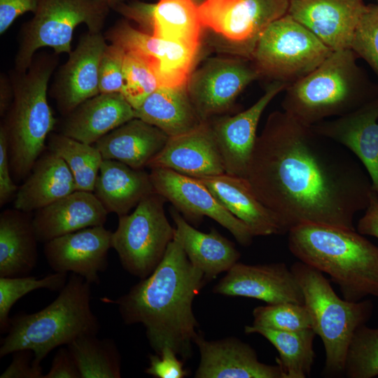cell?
Returning <instances> with one entry per match:
<instances>
[{
	"mask_svg": "<svg viewBox=\"0 0 378 378\" xmlns=\"http://www.w3.org/2000/svg\"><path fill=\"white\" fill-rule=\"evenodd\" d=\"M38 0H0V34H3L20 15L34 13Z\"/></svg>",
	"mask_w": 378,
	"mask_h": 378,
	"instance_id": "cell-45",
	"label": "cell"
},
{
	"mask_svg": "<svg viewBox=\"0 0 378 378\" xmlns=\"http://www.w3.org/2000/svg\"><path fill=\"white\" fill-rule=\"evenodd\" d=\"M108 213L93 192L75 190L36 211L33 224L38 241L94 226L104 225Z\"/></svg>",
	"mask_w": 378,
	"mask_h": 378,
	"instance_id": "cell-23",
	"label": "cell"
},
{
	"mask_svg": "<svg viewBox=\"0 0 378 378\" xmlns=\"http://www.w3.org/2000/svg\"><path fill=\"white\" fill-rule=\"evenodd\" d=\"M363 0H289L288 14L332 51L350 49Z\"/></svg>",
	"mask_w": 378,
	"mask_h": 378,
	"instance_id": "cell-19",
	"label": "cell"
},
{
	"mask_svg": "<svg viewBox=\"0 0 378 378\" xmlns=\"http://www.w3.org/2000/svg\"><path fill=\"white\" fill-rule=\"evenodd\" d=\"M50 151L60 157L69 168L77 190L93 192L103 157L94 145L88 144L62 133H50Z\"/></svg>",
	"mask_w": 378,
	"mask_h": 378,
	"instance_id": "cell-35",
	"label": "cell"
},
{
	"mask_svg": "<svg viewBox=\"0 0 378 378\" xmlns=\"http://www.w3.org/2000/svg\"><path fill=\"white\" fill-rule=\"evenodd\" d=\"M206 282L203 272L190 262L174 237L149 276L116 300H101L116 304L125 324H142L155 354L169 347L186 360L200 333L192 303Z\"/></svg>",
	"mask_w": 378,
	"mask_h": 378,
	"instance_id": "cell-2",
	"label": "cell"
},
{
	"mask_svg": "<svg viewBox=\"0 0 378 378\" xmlns=\"http://www.w3.org/2000/svg\"><path fill=\"white\" fill-rule=\"evenodd\" d=\"M13 359L0 378H43L41 364L34 362V352L21 349L13 352Z\"/></svg>",
	"mask_w": 378,
	"mask_h": 378,
	"instance_id": "cell-43",
	"label": "cell"
},
{
	"mask_svg": "<svg viewBox=\"0 0 378 378\" xmlns=\"http://www.w3.org/2000/svg\"><path fill=\"white\" fill-rule=\"evenodd\" d=\"M57 63L55 52L35 55L25 72L14 71L11 76L13 98L1 126L6 135L11 173L18 179L28 176L56 124L47 91Z\"/></svg>",
	"mask_w": 378,
	"mask_h": 378,
	"instance_id": "cell-6",
	"label": "cell"
},
{
	"mask_svg": "<svg viewBox=\"0 0 378 378\" xmlns=\"http://www.w3.org/2000/svg\"><path fill=\"white\" fill-rule=\"evenodd\" d=\"M6 135L0 127V205L5 204L14 195L18 186L12 180Z\"/></svg>",
	"mask_w": 378,
	"mask_h": 378,
	"instance_id": "cell-44",
	"label": "cell"
},
{
	"mask_svg": "<svg viewBox=\"0 0 378 378\" xmlns=\"http://www.w3.org/2000/svg\"><path fill=\"white\" fill-rule=\"evenodd\" d=\"M109 10L96 0H38L32 18L21 29L14 71L25 72L41 48L69 54L76 27L85 24L88 31L102 32Z\"/></svg>",
	"mask_w": 378,
	"mask_h": 378,
	"instance_id": "cell-8",
	"label": "cell"
},
{
	"mask_svg": "<svg viewBox=\"0 0 378 378\" xmlns=\"http://www.w3.org/2000/svg\"><path fill=\"white\" fill-rule=\"evenodd\" d=\"M112 234L104 225L84 228L44 243V255L54 272H70L99 284V274L108 265Z\"/></svg>",
	"mask_w": 378,
	"mask_h": 378,
	"instance_id": "cell-18",
	"label": "cell"
},
{
	"mask_svg": "<svg viewBox=\"0 0 378 378\" xmlns=\"http://www.w3.org/2000/svg\"><path fill=\"white\" fill-rule=\"evenodd\" d=\"M96 1L106 6L110 9H114L120 4L124 2V0H96Z\"/></svg>",
	"mask_w": 378,
	"mask_h": 378,
	"instance_id": "cell-49",
	"label": "cell"
},
{
	"mask_svg": "<svg viewBox=\"0 0 378 378\" xmlns=\"http://www.w3.org/2000/svg\"><path fill=\"white\" fill-rule=\"evenodd\" d=\"M106 41L102 32L88 31L58 69L50 94L64 116L100 93L99 68Z\"/></svg>",
	"mask_w": 378,
	"mask_h": 378,
	"instance_id": "cell-15",
	"label": "cell"
},
{
	"mask_svg": "<svg viewBox=\"0 0 378 378\" xmlns=\"http://www.w3.org/2000/svg\"><path fill=\"white\" fill-rule=\"evenodd\" d=\"M344 375L348 378L378 376V327L364 324L357 328L347 351Z\"/></svg>",
	"mask_w": 378,
	"mask_h": 378,
	"instance_id": "cell-37",
	"label": "cell"
},
{
	"mask_svg": "<svg viewBox=\"0 0 378 378\" xmlns=\"http://www.w3.org/2000/svg\"><path fill=\"white\" fill-rule=\"evenodd\" d=\"M286 87L284 83L272 81L263 95L248 108L232 116L209 120L226 174L246 178L260 117L270 102Z\"/></svg>",
	"mask_w": 378,
	"mask_h": 378,
	"instance_id": "cell-16",
	"label": "cell"
},
{
	"mask_svg": "<svg viewBox=\"0 0 378 378\" xmlns=\"http://www.w3.org/2000/svg\"><path fill=\"white\" fill-rule=\"evenodd\" d=\"M312 127L346 148L360 162L378 195V97L348 113L321 121Z\"/></svg>",
	"mask_w": 378,
	"mask_h": 378,
	"instance_id": "cell-20",
	"label": "cell"
},
{
	"mask_svg": "<svg viewBox=\"0 0 378 378\" xmlns=\"http://www.w3.org/2000/svg\"><path fill=\"white\" fill-rule=\"evenodd\" d=\"M159 87L150 68L137 57L125 52L121 94L135 110Z\"/></svg>",
	"mask_w": 378,
	"mask_h": 378,
	"instance_id": "cell-39",
	"label": "cell"
},
{
	"mask_svg": "<svg viewBox=\"0 0 378 378\" xmlns=\"http://www.w3.org/2000/svg\"><path fill=\"white\" fill-rule=\"evenodd\" d=\"M66 346L80 378L121 377V357L113 340L85 335L76 339Z\"/></svg>",
	"mask_w": 378,
	"mask_h": 378,
	"instance_id": "cell-34",
	"label": "cell"
},
{
	"mask_svg": "<svg viewBox=\"0 0 378 378\" xmlns=\"http://www.w3.org/2000/svg\"><path fill=\"white\" fill-rule=\"evenodd\" d=\"M43 378H80L67 346L58 349L52 360L50 370L44 374Z\"/></svg>",
	"mask_w": 378,
	"mask_h": 378,
	"instance_id": "cell-46",
	"label": "cell"
},
{
	"mask_svg": "<svg viewBox=\"0 0 378 378\" xmlns=\"http://www.w3.org/2000/svg\"><path fill=\"white\" fill-rule=\"evenodd\" d=\"M259 78L250 59L212 58L192 71L186 88L200 120L207 122L227 112L238 95Z\"/></svg>",
	"mask_w": 378,
	"mask_h": 378,
	"instance_id": "cell-12",
	"label": "cell"
},
{
	"mask_svg": "<svg viewBox=\"0 0 378 378\" xmlns=\"http://www.w3.org/2000/svg\"><path fill=\"white\" fill-rule=\"evenodd\" d=\"M169 347H164L160 354L149 356V366L145 372L157 378H183L188 374L182 359Z\"/></svg>",
	"mask_w": 378,
	"mask_h": 378,
	"instance_id": "cell-42",
	"label": "cell"
},
{
	"mask_svg": "<svg viewBox=\"0 0 378 378\" xmlns=\"http://www.w3.org/2000/svg\"><path fill=\"white\" fill-rule=\"evenodd\" d=\"M125 51L118 46L107 44L99 68V92L120 93L123 85Z\"/></svg>",
	"mask_w": 378,
	"mask_h": 378,
	"instance_id": "cell-41",
	"label": "cell"
},
{
	"mask_svg": "<svg viewBox=\"0 0 378 378\" xmlns=\"http://www.w3.org/2000/svg\"><path fill=\"white\" fill-rule=\"evenodd\" d=\"M350 49L363 59L378 77V4L366 5Z\"/></svg>",
	"mask_w": 378,
	"mask_h": 378,
	"instance_id": "cell-40",
	"label": "cell"
},
{
	"mask_svg": "<svg viewBox=\"0 0 378 378\" xmlns=\"http://www.w3.org/2000/svg\"><path fill=\"white\" fill-rule=\"evenodd\" d=\"M38 241L29 213L13 208L0 215V277L29 274L38 260Z\"/></svg>",
	"mask_w": 378,
	"mask_h": 378,
	"instance_id": "cell-30",
	"label": "cell"
},
{
	"mask_svg": "<svg viewBox=\"0 0 378 378\" xmlns=\"http://www.w3.org/2000/svg\"><path fill=\"white\" fill-rule=\"evenodd\" d=\"M289 0H204L198 4L203 27L225 38L239 57L251 59L265 29L288 13Z\"/></svg>",
	"mask_w": 378,
	"mask_h": 378,
	"instance_id": "cell-11",
	"label": "cell"
},
{
	"mask_svg": "<svg viewBox=\"0 0 378 378\" xmlns=\"http://www.w3.org/2000/svg\"><path fill=\"white\" fill-rule=\"evenodd\" d=\"M90 284L71 273L57 297L47 307L10 318L7 335L1 340L0 358L21 349H30L34 362H41L54 349L100 329L90 306Z\"/></svg>",
	"mask_w": 378,
	"mask_h": 378,
	"instance_id": "cell-5",
	"label": "cell"
},
{
	"mask_svg": "<svg viewBox=\"0 0 378 378\" xmlns=\"http://www.w3.org/2000/svg\"><path fill=\"white\" fill-rule=\"evenodd\" d=\"M196 2L200 4L201 2H202L204 0H195Z\"/></svg>",
	"mask_w": 378,
	"mask_h": 378,
	"instance_id": "cell-50",
	"label": "cell"
},
{
	"mask_svg": "<svg viewBox=\"0 0 378 378\" xmlns=\"http://www.w3.org/2000/svg\"><path fill=\"white\" fill-rule=\"evenodd\" d=\"M75 190L76 183L67 164L48 150L41 155L18 188L13 208L27 213L36 211Z\"/></svg>",
	"mask_w": 378,
	"mask_h": 378,
	"instance_id": "cell-27",
	"label": "cell"
},
{
	"mask_svg": "<svg viewBox=\"0 0 378 378\" xmlns=\"http://www.w3.org/2000/svg\"><path fill=\"white\" fill-rule=\"evenodd\" d=\"M0 113L1 115H5L13 98V90L12 83L9 84L8 80L4 77H1V90H0Z\"/></svg>",
	"mask_w": 378,
	"mask_h": 378,
	"instance_id": "cell-48",
	"label": "cell"
},
{
	"mask_svg": "<svg viewBox=\"0 0 378 378\" xmlns=\"http://www.w3.org/2000/svg\"><path fill=\"white\" fill-rule=\"evenodd\" d=\"M214 288V293L244 297L267 304H304V296L292 272L284 262L263 265L235 263Z\"/></svg>",
	"mask_w": 378,
	"mask_h": 378,
	"instance_id": "cell-17",
	"label": "cell"
},
{
	"mask_svg": "<svg viewBox=\"0 0 378 378\" xmlns=\"http://www.w3.org/2000/svg\"><path fill=\"white\" fill-rule=\"evenodd\" d=\"M135 118L176 136L188 133L202 122L189 97L186 85L158 87L134 110Z\"/></svg>",
	"mask_w": 378,
	"mask_h": 378,
	"instance_id": "cell-31",
	"label": "cell"
},
{
	"mask_svg": "<svg viewBox=\"0 0 378 378\" xmlns=\"http://www.w3.org/2000/svg\"><path fill=\"white\" fill-rule=\"evenodd\" d=\"M196 178L225 173L223 160L209 121L195 130L169 136L162 150L148 164Z\"/></svg>",
	"mask_w": 378,
	"mask_h": 378,
	"instance_id": "cell-21",
	"label": "cell"
},
{
	"mask_svg": "<svg viewBox=\"0 0 378 378\" xmlns=\"http://www.w3.org/2000/svg\"><path fill=\"white\" fill-rule=\"evenodd\" d=\"M194 343L200 355L196 378H284L279 365L260 362L255 350L236 337L207 340L199 333Z\"/></svg>",
	"mask_w": 378,
	"mask_h": 378,
	"instance_id": "cell-22",
	"label": "cell"
},
{
	"mask_svg": "<svg viewBox=\"0 0 378 378\" xmlns=\"http://www.w3.org/2000/svg\"><path fill=\"white\" fill-rule=\"evenodd\" d=\"M253 326L279 331L312 328V319L304 304L282 302L258 306L253 310Z\"/></svg>",
	"mask_w": 378,
	"mask_h": 378,
	"instance_id": "cell-38",
	"label": "cell"
},
{
	"mask_svg": "<svg viewBox=\"0 0 378 378\" xmlns=\"http://www.w3.org/2000/svg\"><path fill=\"white\" fill-rule=\"evenodd\" d=\"M288 233L290 253L329 275L344 300L378 298V246L356 230L306 223Z\"/></svg>",
	"mask_w": 378,
	"mask_h": 378,
	"instance_id": "cell-3",
	"label": "cell"
},
{
	"mask_svg": "<svg viewBox=\"0 0 378 378\" xmlns=\"http://www.w3.org/2000/svg\"><path fill=\"white\" fill-rule=\"evenodd\" d=\"M364 215L358 220L356 231L378 239V195L372 190Z\"/></svg>",
	"mask_w": 378,
	"mask_h": 378,
	"instance_id": "cell-47",
	"label": "cell"
},
{
	"mask_svg": "<svg viewBox=\"0 0 378 378\" xmlns=\"http://www.w3.org/2000/svg\"><path fill=\"white\" fill-rule=\"evenodd\" d=\"M166 201L155 191L148 194L132 213L119 216L112 234V248L122 267L140 279L155 270L174 237L175 228L164 213Z\"/></svg>",
	"mask_w": 378,
	"mask_h": 378,
	"instance_id": "cell-10",
	"label": "cell"
},
{
	"mask_svg": "<svg viewBox=\"0 0 378 378\" xmlns=\"http://www.w3.org/2000/svg\"><path fill=\"white\" fill-rule=\"evenodd\" d=\"M202 27L195 0H158L153 4V36L200 48Z\"/></svg>",
	"mask_w": 378,
	"mask_h": 378,
	"instance_id": "cell-32",
	"label": "cell"
},
{
	"mask_svg": "<svg viewBox=\"0 0 378 378\" xmlns=\"http://www.w3.org/2000/svg\"><path fill=\"white\" fill-rule=\"evenodd\" d=\"M244 332L258 333L266 338L277 350L276 359L284 378H305L310 375L315 360L313 328L299 331H279L270 328L246 326Z\"/></svg>",
	"mask_w": 378,
	"mask_h": 378,
	"instance_id": "cell-33",
	"label": "cell"
},
{
	"mask_svg": "<svg viewBox=\"0 0 378 378\" xmlns=\"http://www.w3.org/2000/svg\"><path fill=\"white\" fill-rule=\"evenodd\" d=\"M67 273L56 272L43 278L31 276L0 277V330H8L10 323L9 313L16 302L27 293L45 288L59 291L66 284Z\"/></svg>",
	"mask_w": 378,
	"mask_h": 378,
	"instance_id": "cell-36",
	"label": "cell"
},
{
	"mask_svg": "<svg viewBox=\"0 0 378 378\" xmlns=\"http://www.w3.org/2000/svg\"><path fill=\"white\" fill-rule=\"evenodd\" d=\"M351 49L332 51L314 70L288 85L283 111L312 126L348 113L378 97L372 83Z\"/></svg>",
	"mask_w": 378,
	"mask_h": 378,
	"instance_id": "cell-4",
	"label": "cell"
},
{
	"mask_svg": "<svg viewBox=\"0 0 378 378\" xmlns=\"http://www.w3.org/2000/svg\"><path fill=\"white\" fill-rule=\"evenodd\" d=\"M332 52L287 13L265 29L251 59L260 77L288 86L314 70Z\"/></svg>",
	"mask_w": 378,
	"mask_h": 378,
	"instance_id": "cell-9",
	"label": "cell"
},
{
	"mask_svg": "<svg viewBox=\"0 0 378 378\" xmlns=\"http://www.w3.org/2000/svg\"><path fill=\"white\" fill-rule=\"evenodd\" d=\"M376 1H377V4H378V0H376Z\"/></svg>",
	"mask_w": 378,
	"mask_h": 378,
	"instance_id": "cell-51",
	"label": "cell"
},
{
	"mask_svg": "<svg viewBox=\"0 0 378 378\" xmlns=\"http://www.w3.org/2000/svg\"><path fill=\"white\" fill-rule=\"evenodd\" d=\"M304 296V304L312 319V328L323 344V374L344 375L347 351L352 337L373 311L371 300L350 302L342 299L321 271L301 261L291 267Z\"/></svg>",
	"mask_w": 378,
	"mask_h": 378,
	"instance_id": "cell-7",
	"label": "cell"
},
{
	"mask_svg": "<svg viewBox=\"0 0 378 378\" xmlns=\"http://www.w3.org/2000/svg\"><path fill=\"white\" fill-rule=\"evenodd\" d=\"M198 179L229 212L249 227L254 237L285 233L276 217L255 196L247 178L225 173Z\"/></svg>",
	"mask_w": 378,
	"mask_h": 378,
	"instance_id": "cell-25",
	"label": "cell"
},
{
	"mask_svg": "<svg viewBox=\"0 0 378 378\" xmlns=\"http://www.w3.org/2000/svg\"><path fill=\"white\" fill-rule=\"evenodd\" d=\"M153 191L149 173L117 160L104 159L93 192L108 213L119 217L129 214Z\"/></svg>",
	"mask_w": 378,
	"mask_h": 378,
	"instance_id": "cell-29",
	"label": "cell"
},
{
	"mask_svg": "<svg viewBox=\"0 0 378 378\" xmlns=\"http://www.w3.org/2000/svg\"><path fill=\"white\" fill-rule=\"evenodd\" d=\"M150 169L154 191L170 202L187 220L199 223L207 216L229 230L241 245L251 244L254 236L249 227L229 212L200 179L166 168Z\"/></svg>",
	"mask_w": 378,
	"mask_h": 378,
	"instance_id": "cell-14",
	"label": "cell"
},
{
	"mask_svg": "<svg viewBox=\"0 0 378 378\" xmlns=\"http://www.w3.org/2000/svg\"><path fill=\"white\" fill-rule=\"evenodd\" d=\"M175 223L174 237L180 241L188 258L200 270L206 280L227 272L240 258L234 244L212 228L205 233L192 227L176 209L170 211Z\"/></svg>",
	"mask_w": 378,
	"mask_h": 378,
	"instance_id": "cell-28",
	"label": "cell"
},
{
	"mask_svg": "<svg viewBox=\"0 0 378 378\" xmlns=\"http://www.w3.org/2000/svg\"><path fill=\"white\" fill-rule=\"evenodd\" d=\"M246 178L285 233L312 223L356 230L371 178L346 148L284 111L270 114L257 136Z\"/></svg>",
	"mask_w": 378,
	"mask_h": 378,
	"instance_id": "cell-1",
	"label": "cell"
},
{
	"mask_svg": "<svg viewBox=\"0 0 378 378\" xmlns=\"http://www.w3.org/2000/svg\"><path fill=\"white\" fill-rule=\"evenodd\" d=\"M169 137L158 127L134 118L102 137L94 146L104 159L143 169L162 150Z\"/></svg>",
	"mask_w": 378,
	"mask_h": 378,
	"instance_id": "cell-26",
	"label": "cell"
},
{
	"mask_svg": "<svg viewBox=\"0 0 378 378\" xmlns=\"http://www.w3.org/2000/svg\"><path fill=\"white\" fill-rule=\"evenodd\" d=\"M111 43L144 62L155 74L159 87L186 85L194 70L200 48L160 38L119 21L104 34Z\"/></svg>",
	"mask_w": 378,
	"mask_h": 378,
	"instance_id": "cell-13",
	"label": "cell"
},
{
	"mask_svg": "<svg viewBox=\"0 0 378 378\" xmlns=\"http://www.w3.org/2000/svg\"><path fill=\"white\" fill-rule=\"evenodd\" d=\"M134 118V109L121 93H99L65 115L60 133L94 145L102 137Z\"/></svg>",
	"mask_w": 378,
	"mask_h": 378,
	"instance_id": "cell-24",
	"label": "cell"
}]
</instances>
